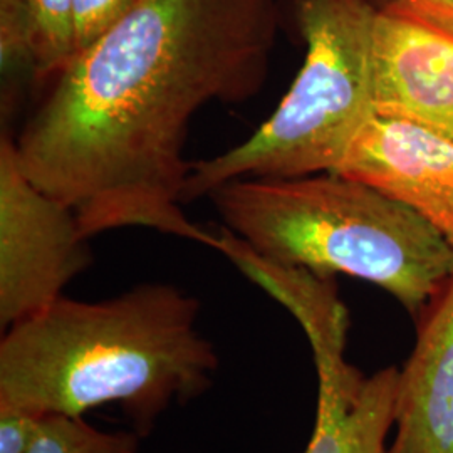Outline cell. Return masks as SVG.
I'll return each mask as SVG.
<instances>
[{
    "instance_id": "8992f818",
    "label": "cell",
    "mask_w": 453,
    "mask_h": 453,
    "mask_svg": "<svg viewBox=\"0 0 453 453\" xmlns=\"http://www.w3.org/2000/svg\"><path fill=\"white\" fill-rule=\"evenodd\" d=\"M374 113L453 131V2L389 0L372 27Z\"/></svg>"
},
{
    "instance_id": "3957f363",
    "label": "cell",
    "mask_w": 453,
    "mask_h": 453,
    "mask_svg": "<svg viewBox=\"0 0 453 453\" xmlns=\"http://www.w3.org/2000/svg\"><path fill=\"white\" fill-rule=\"evenodd\" d=\"M209 196L224 226L264 257L372 282L413 319L453 273V247L435 226L357 180H234Z\"/></svg>"
},
{
    "instance_id": "6da1fadb",
    "label": "cell",
    "mask_w": 453,
    "mask_h": 453,
    "mask_svg": "<svg viewBox=\"0 0 453 453\" xmlns=\"http://www.w3.org/2000/svg\"><path fill=\"white\" fill-rule=\"evenodd\" d=\"M277 31V0H140L54 76L14 140L22 170L86 239L143 226L217 250L183 211L190 121L259 95Z\"/></svg>"
},
{
    "instance_id": "4fadbf2b",
    "label": "cell",
    "mask_w": 453,
    "mask_h": 453,
    "mask_svg": "<svg viewBox=\"0 0 453 453\" xmlns=\"http://www.w3.org/2000/svg\"><path fill=\"white\" fill-rule=\"evenodd\" d=\"M138 2L140 0H74V56L96 44L130 14Z\"/></svg>"
},
{
    "instance_id": "7c38bea8",
    "label": "cell",
    "mask_w": 453,
    "mask_h": 453,
    "mask_svg": "<svg viewBox=\"0 0 453 453\" xmlns=\"http://www.w3.org/2000/svg\"><path fill=\"white\" fill-rule=\"evenodd\" d=\"M2 69H31L34 73L33 24L26 0H0Z\"/></svg>"
},
{
    "instance_id": "52a82bcc",
    "label": "cell",
    "mask_w": 453,
    "mask_h": 453,
    "mask_svg": "<svg viewBox=\"0 0 453 453\" xmlns=\"http://www.w3.org/2000/svg\"><path fill=\"white\" fill-rule=\"evenodd\" d=\"M334 173L402 202L453 247V131L372 113Z\"/></svg>"
},
{
    "instance_id": "30bf717a",
    "label": "cell",
    "mask_w": 453,
    "mask_h": 453,
    "mask_svg": "<svg viewBox=\"0 0 453 453\" xmlns=\"http://www.w3.org/2000/svg\"><path fill=\"white\" fill-rule=\"evenodd\" d=\"M142 435L131 430L103 432L82 417L44 415L27 453H138Z\"/></svg>"
},
{
    "instance_id": "7a4b0ae2",
    "label": "cell",
    "mask_w": 453,
    "mask_h": 453,
    "mask_svg": "<svg viewBox=\"0 0 453 453\" xmlns=\"http://www.w3.org/2000/svg\"><path fill=\"white\" fill-rule=\"evenodd\" d=\"M198 314L194 296L165 282L96 303L63 296L4 331L0 410L82 417L118 405L145 438L213 383L219 357Z\"/></svg>"
},
{
    "instance_id": "8fae6325",
    "label": "cell",
    "mask_w": 453,
    "mask_h": 453,
    "mask_svg": "<svg viewBox=\"0 0 453 453\" xmlns=\"http://www.w3.org/2000/svg\"><path fill=\"white\" fill-rule=\"evenodd\" d=\"M34 33V76L54 78L74 56V0H26Z\"/></svg>"
},
{
    "instance_id": "ba28073f",
    "label": "cell",
    "mask_w": 453,
    "mask_h": 453,
    "mask_svg": "<svg viewBox=\"0 0 453 453\" xmlns=\"http://www.w3.org/2000/svg\"><path fill=\"white\" fill-rule=\"evenodd\" d=\"M349 316L314 324L308 336L318 374V410L304 453H387L398 368L365 374L346 357Z\"/></svg>"
},
{
    "instance_id": "5b68a950",
    "label": "cell",
    "mask_w": 453,
    "mask_h": 453,
    "mask_svg": "<svg viewBox=\"0 0 453 453\" xmlns=\"http://www.w3.org/2000/svg\"><path fill=\"white\" fill-rule=\"evenodd\" d=\"M74 211L35 187L12 136L0 143V326L5 331L63 297L91 264Z\"/></svg>"
},
{
    "instance_id": "5bb4252c",
    "label": "cell",
    "mask_w": 453,
    "mask_h": 453,
    "mask_svg": "<svg viewBox=\"0 0 453 453\" xmlns=\"http://www.w3.org/2000/svg\"><path fill=\"white\" fill-rule=\"evenodd\" d=\"M42 417L19 410H0V453L29 452Z\"/></svg>"
},
{
    "instance_id": "9c48e42d",
    "label": "cell",
    "mask_w": 453,
    "mask_h": 453,
    "mask_svg": "<svg viewBox=\"0 0 453 453\" xmlns=\"http://www.w3.org/2000/svg\"><path fill=\"white\" fill-rule=\"evenodd\" d=\"M415 321L413 351L398 370L387 453H453V273Z\"/></svg>"
},
{
    "instance_id": "9a60e30c",
    "label": "cell",
    "mask_w": 453,
    "mask_h": 453,
    "mask_svg": "<svg viewBox=\"0 0 453 453\" xmlns=\"http://www.w3.org/2000/svg\"><path fill=\"white\" fill-rule=\"evenodd\" d=\"M372 4L376 5V7H380V5H383V4H387V2H389V0H372ZM450 2H453V0H450Z\"/></svg>"
},
{
    "instance_id": "277c9868",
    "label": "cell",
    "mask_w": 453,
    "mask_h": 453,
    "mask_svg": "<svg viewBox=\"0 0 453 453\" xmlns=\"http://www.w3.org/2000/svg\"><path fill=\"white\" fill-rule=\"evenodd\" d=\"M306 59L273 116L241 145L192 163L183 202L242 179L334 173L374 113L372 0H291Z\"/></svg>"
}]
</instances>
